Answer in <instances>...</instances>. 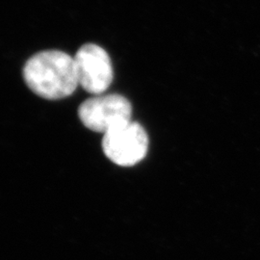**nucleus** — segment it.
I'll return each instance as SVG.
<instances>
[{"instance_id": "nucleus-3", "label": "nucleus", "mask_w": 260, "mask_h": 260, "mask_svg": "<svg viewBox=\"0 0 260 260\" xmlns=\"http://www.w3.org/2000/svg\"><path fill=\"white\" fill-rule=\"evenodd\" d=\"M103 149L113 163L129 167L147 155L149 137L140 123L130 121L103 134Z\"/></svg>"}, {"instance_id": "nucleus-4", "label": "nucleus", "mask_w": 260, "mask_h": 260, "mask_svg": "<svg viewBox=\"0 0 260 260\" xmlns=\"http://www.w3.org/2000/svg\"><path fill=\"white\" fill-rule=\"evenodd\" d=\"M78 83L87 93L103 94L113 81L111 59L103 47L86 44L75 57Z\"/></svg>"}, {"instance_id": "nucleus-1", "label": "nucleus", "mask_w": 260, "mask_h": 260, "mask_svg": "<svg viewBox=\"0 0 260 260\" xmlns=\"http://www.w3.org/2000/svg\"><path fill=\"white\" fill-rule=\"evenodd\" d=\"M22 75L33 93L49 101L65 99L79 85L75 58L54 49L41 51L29 58Z\"/></svg>"}, {"instance_id": "nucleus-2", "label": "nucleus", "mask_w": 260, "mask_h": 260, "mask_svg": "<svg viewBox=\"0 0 260 260\" xmlns=\"http://www.w3.org/2000/svg\"><path fill=\"white\" fill-rule=\"evenodd\" d=\"M132 106L121 94H98L79 106L78 117L88 129L105 134L131 121Z\"/></svg>"}]
</instances>
